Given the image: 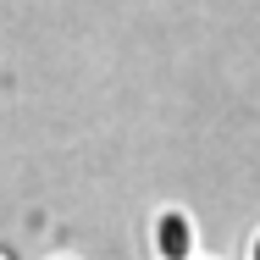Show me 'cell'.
<instances>
[{"label":"cell","mask_w":260,"mask_h":260,"mask_svg":"<svg viewBox=\"0 0 260 260\" xmlns=\"http://www.w3.org/2000/svg\"><path fill=\"white\" fill-rule=\"evenodd\" d=\"M150 255L155 260H200V233L183 205H160L150 216Z\"/></svg>","instance_id":"1"},{"label":"cell","mask_w":260,"mask_h":260,"mask_svg":"<svg viewBox=\"0 0 260 260\" xmlns=\"http://www.w3.org/2000/svg\"><path fill=\"white\" fill-rule=\"evenodd\" d=\"M249 260H260V233H255V238H249Z\"/></svg>","instance_id":"2"},{"label":"cell","mask_w":260,"mask_h":260,"mask_svg":"<svg viewBox=\"0 0 260 260\" xmlns=\"http://www.w3.org/2000/svg\"><path fill=\"white\" fill-rule=\"evenodd\" d=\"M55 260H78V255H55Z\"/></svg>","instance_id":"3"},{"label":"cell","mask_w":260,"mask_h":260,"mask_svg":"<svg viewBox=\"0 0 260 260\" xmlns=\"http://www.w3.org/2000/svg\"><path fill=\"white\" fill-rule=\"evenodd\" d=\"M200 260H216V255H200Z\"/></svg>","instance_id":"4"}]
</instances>
